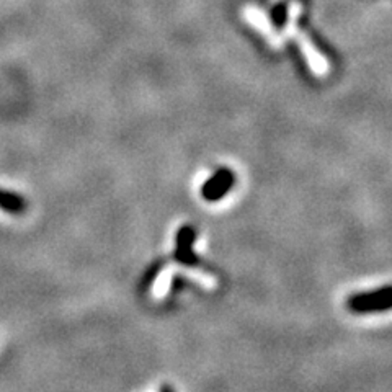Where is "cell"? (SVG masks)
I'll return each instance as SVG.
<instances>
[{
	"label": "cell",
	"mask_w": 392,
	"mask_h": 392,
	"mask_svg": "<svg viewBox=\"0 0 392 392\" xmlns=\"http://www.w3.org/2000/svg\"><path fill=\"white\" fill-rule=\"evenodd\" d=\"M235 183V173L229 169V167H221L217 169L212 175L203 183L201 187V196L206 201H215L222 200L229 192H231Z\"/></svg>",
	"instance_id": "2"
},
{
	"label": "cell",
	"mask_w": 392,
	"mask_h": 392,
	"mask_svg": "<svg viewBox=\"0 0 392 392\" xmlns=\"http://www.w3.org/2000/svg\"><path fill=\"white\" fill-rule=\"evenodd\" d=\"M160 392H173V389L170 388V386H162Z\"/></svg>",
	"instance_id": "8"
},
{
	"label": "cell",
	"mask_w": 392,
	"mask_h": 392,
	"mask_svg": "<svg viewBox=\"0 0 392 392\" xmlns=\"http://www.w3.org/2000/svg\"><path fill=\"white\" fill-rule=\"evenodd\" d=\"M196 240V231L193 226H182L177 232L175 240V260L182 265L196 267L200 263V257L193 252V244Z\"/></svg>",
	"instance_id": "4"
},
{
	"label": "cell",
	"mask_w": 392,
	"mask_h": 392,
	"mask_svg": "<svg viewBox=\"0 0 392 392\" xmlns=\"http://www.w3.org/2000/svg\"><path fill=\"white\" fill-rule=\"evenodd\" d=\"M162 267H164V263H162V262H155L154 265L150 267L148 272H145V274L143 277V282H141V284H139V288H141V291H148L149 289L150 284L154 283V279L157 277H159Z\"/></svg>",
	"instance_id": "7"
},
{
	"label": "cell",
	"mask_w": 392,
	"mask_h": 392,
	"mask_svg": "<svg viewBox=\"0 0 392 392\" xmlns=\"http://www.w3.org/2000/svg\"><path fill=\"white\" fill-rule=\"evenodd\" d=\"M0 210L14 216H21L28 211V200L16 192L0 188Z\"/></svg>",
	"instance_id": "6"
},
{
	"label": "cell",
	"mask_w": 392,
	"mask_h": 392,
	"mask_svg": "<svg viewBox=\"0 0 392 392\" xmlns=\"http://www.w3.org/2000/svg\"><path fill=\"white\" fill-rule=\"evenodd\" d=\"M346 307L355 314L384 312L392 309V287H383L366 293L353 294L346 301Z\"/></svg>",
	"instance_id": "1"
},
{
	"label": "cell",
	"mask_w": 392,
	"mask_h": 392,
	"mask_svg": "<svg viewBox=\"0 0 392 392\" xmlns=\"http://www.w3.org/2000/svg\"><path fill=\"white\" fill-rule=\"evenodd\" d=\"M291 36L296 38V41H298L301 53L304 56L307 66H309V69L312 71V74H316L319 77L327 76L330 72V63L324 58V56L319 53V49L314 46V43L311 41L309 38H307L306 33H302L298 30V26L294 28L293 33H291Z\"/></svg>",
	"instance_id": "3"
},
{
	"label": "cell",
	"mask_w": 392,
	"mask_h": 392,
	"mask_svg": "<svg viewBox=\"0 0 392 392\" xmlns=\"http://www.w3.org/2000/svg\"><path fill=\"white\" fill-rule=\"evenodd\" d=\"M242 16L247 24H250L257 31L260 33V35H263L268 39V43L270 44L273 43L274 36H277V31L273 30L270 20H268V16L265 15L263 10L255 7V5H245L242 9Z\"/></svg>",
	"instance_id": "5"
}]
</instances>
